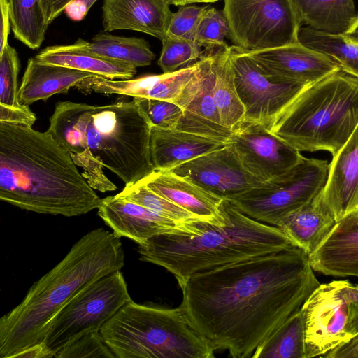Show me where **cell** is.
Segmentation results:
<instances>
[{
	"mask_svg": "<svg viewBox=\"0 0 358 358\" xmlns=\"http://www.w3.org/2000/svg\"><path fill=\"white\" fill-rule=\"evenodd\" d=\"M319 285L308 255L293 246L189 277L180 306L215 350L251 357Z\"/></svg>",
	"mask_w": 358,
	"mask_h": 358,
	"instance_id": "6da1fadb",
	"label": "cell"
},
{
	"mask_svg": "<svg viewBox=\"0 0 358 358\" xmlns=\"http://www.w3.org/2000/svg\"><path fill=\"white\" fill-rule=\"evenodd\" d=\"M152 126L138 104L120 101L93 106L69 101L57 103L48 131L70 154L95 190L117 186L103 168L130 185L155 170L151 159Z\"/></svg>",
	"mask_w": 358,
	"mask_h": 358,
	"instance_id": "7a4b0ae2",
	"label": "cell"
},
{
	"mask_svg": "<svg viewBox=\"0 0 358 358\" xmlns=\"http://www.w3.org/2000/svg\"><path fill=\"white\" fill-rule=\"evenodd\" d=\"M0 199L20 209L75 217L101 199L48 131L0 122Z\"/></svg>",
	"mask_w": 358,
	"mask_h": 358,
	"instance_id": "3957f363",
	"label": "cell"
},
{
	"mask_svg": "<svg viewBox=\"0 0 358 358\" xmlns=\"http://www.w3.org/2000/svg\"><path fill=\"white\" fill-rule=\"evenodd\" d=\"M220 209L222 221L193 220L139 244V259L164 268L180 285L194 274L296 246L282 229L254 220L231 201L222 200Z\"/></svg>",
	"mask_w": 358,
	"mask_h": 358,
	"instance_id": "277c9868",
	"label": "cell"
},
{
	"mask_svg": "<svg viewBox=\"0 0 358 358\" xmlns=\"http://www.w3.org/2000/svg\"><path fill=\"white\" fill-rule=\"evenodd\" d=\"M124 264L120 238L97 228L83 235L65 257L35 282L22 301L0 319V358L45 338L50 323L78 292Z\"/></svg>",
	"mask_w": 358,
	"mask_h": 358,
	"instance_id": "5b68a950",
	"label": "cell"
},
{
	"mask_svg": "<svg viewBox=\"0 0 358 358\" xmlns=\"http://www.w3.org/2000/svg\"><path fill=\"white\" fill-rule=\"evenodd\" d=\"M358 124V78L338 69L306 87L270 130L299 152L334 156Z\"/></svg>",
	"mask_w": 358,
	"mask_h": 358,
	"instance_id": "8992f818",
	"label": "cell"
},
{
	"mask_svg": "<svg viewBox=\"0 0 358 358\" xmlns=\"http://www.w3.org/2000/svg\"><path fill=\"white\" fill-rule=\"evenodd\" d=\"M115 358H213L215 350L182 307L124 304L100 329Z\"/></svg>",
	"mask_w": 358,
	"mask_h": 358,
	"instance_id": "52a82bcc",
	"label": "cell"
},
{
	"mask_svg": "<svg viewBox=\"0 0 358 358\" xmlns=\"http://www.w3.org/2000/svg\"><path fill=\"white\" fill-rule=\"evenodd\" d=\"M131 300L120 270L92 282L72 297L54 317L43 341L55 354L78 337L100 331Z\"/></svg>",
	"mask_w": 358,
	"mask_h": 358,
	"instance_id": "ba28073f",
	"label": "cell"
},
{
	"mask_svg": "<svg viewBox=\"0 0 358 358\" xmlns=\"http://www.w3.org/2000/svg\"><path fill=\"white\" fill-rule=\"evenodd\" d=\"M329 166L327 160L305 157L286 173L231 201L254 220L278 227L285 217L322 192Z\"/></svg>",
	"mask_w": 358,
	"mask_h": 358,
	"instance_id": "9c48e42d",
	"label": "cell"
},
{
	"mask_svg": "<svg viewBox=\"0 0 358 358\" xmlns=\"http://www.w3.org/2000/svg\"><path fill=\"white\" fill-rule=\"evenodd\" d=\"M229 37L246 50L299 42L302 24L293 0H224Z\"/></svg>",
	"mask_w": 358,
	"mask_h": 358,
	"instance_id": "30bf717a",
	"label": "cell"
},
{
	"mask_svg": "<svg viewBox=\"0 0 358 358\" xmlns=\"http://www.w3.org/2000/svg\"><path fill=\"white\" fill-rule=\"evenodd\" d=\"M230 49L234 83L245 109L243 122L271 130L279 115L308 85L268 73L245 49L234 45Z\"/></svg>",
	"mask_w": 358,
	"mask_h": 358,
	"instance_id": "8fae6325",
	"label": "cell"
},
{
	"mask_svg": "<svg viewBox=\"0 0 358 358\" xmlns=\"http://www.w3.org/2000/svg\"><path fill=\"white\" fill-rule=\"evenodd\" d=\"M352 285L348 280L320 284L301 308L305 331L304 358L322 357L352 336L349 331Z\"/></svg>",
	"mask_w": 358,
	"mask_h": 358,
	"instance_id": "7c38bea8",
	"label": "cell"
},
{
	"mask_svg": "<svg viewBox=\"0 0 358 358\" xmlns=\"http://www.w3.org/2000/svg\"><path fill=\"white\" fill-rule=\"evenodd\" d=\"M169 171L222 200L232 201L263 182L243 166L229 143Z\"/></svg>",
	"mask_w": 358,
	"mask_h": 358,
	"instance_id": "4fadbf2b",
	"label": "cell"
},
{
	"mask_svg": "<svg viewBox=\"0 0 358 358\" xmlns=\"http://www.w3.org/2000/svg\"><path fill=\"white\" fill-rule=\"evenodd\" d=\"M215 46L205 48L199 69L173 101L183 110L175 129L228 143L233 131L222 124L213 94Z\"/></svg>",
	"mask_w": 358,
	"mask_h": 358,
	"instance_id": "5bb4252c",
	"label": "cell"
},
{
	"mask_svg": "<svg viewBox=\"0 0 358 358\" xmlns=\"http://www.w3.org/2000/svg\"><path fill=\"white\" fill-rule=\"evenodd\" d=\"M228 143L243 166L263 182L286 173L305 158L285 141L253 122H243Z\"/></svg>",
	"mask_w": 358,
	"mask_h": 358,
	"instance_id": "9a60e30c",
	"label": "cell"
},
{
	"mask_svg": "<svg viewBox=\"0 0 358 358\" xmlns=\"http://www.w3.org/2000/svg\"><path fill=\"white\" fill-rule=\"evenodd\" d=\"M247 51L268 73L306 85L341 69L331 57L300 42L279 48Z\"/></svg>",
	"mask_w": 358,
	"mask_h": 358,
	"instance_id": "2e32d148",
	"label": "cell"
},
{
	"mask_svg": "<svg viewBox=\"0 0 358 358\" xmlns=\"http://www.w3.org/2000/svg\"><path fill=\"white\" fill-rule=\"evenodd\" d=\"M199 65L200 59L173 73L148 75L135 79L112 80L94 76L85 79L76 87L83 93L94 91L104 94H120L173 102L196 72Z\"/></svg>",
	"mask_w": 358,
	"mask_h": 358,
	"instance_id": "e0dca14e",
	"label": "cell"
},
{
	"mask_svg": "<svg viewBox=\"0 0 358 358\" xmlns=\"http://www.w3.org/2000/svg\"><path fill=\"white\" fill-rule=\"evenodd\" d=\"M320 194L336 222L358 212V124L332 157L328 178Z\"/></svg>",
	"mask_w": 358,
	"mask_h": 358,
	"instance_id": "ac0fdd59",
	"label": "cell"
},
{
	"mask_svg": "<svg viewBox=\"0 0 358 358\" xmlns=\"http://www.w3.org/2000/svg\"><path fill=\"white\" fill-rule=\"evenodd\" d=\"M170 5V0H103L104 31H136L162 41L173 14Z\"/></svg>",
	"mask_w": 358,
	"mask_h": 358,
	"instance_id": "d6986e66",
	"label": "cell"
},
{
	"mask_svg": "<svg viewBox=\"0 0 358 358\" xmlns=\"http://www.w3.org/2000/svg\"><path fill=\"white\" fill-rule=\"evenodd\" d=\"M97 209L99 216L116 236L130 238L138 245L173 231L179 224L117 195L101 199Z\"/></svg>",
	"mask_w": 358,
	"mask_h": 358,
	"instance_id": "ffe728a7",
	"label": "cell"
},
{
	"mask_svg": "<svg viewBox=\"0 0 358 358\" xmlns=\"http://www.w3.org/2000/svg\"><path fill=\"white\" fill-rule=\"evenodd\" d=\"M308 259L324 275L358 277V212L337 222Z\"/></svg>",
	"mask_w": 358,
	"mask_h": 358,
	"instance_id": "44dd1931",
	"label": "cell"
},
{
	"mask_svg": "<svg viewBox=\"0 0 358 358\" xmlns=\"http://www.w3.org/2000/svg\"><path fill=\"white\" fill-rule=\"evenodd\" d=\"M139 182L198 219L210 222L224 220L220 209L222 199L171 171L155 170Z\"/></svg>",
	"mask_w": 358,
	"mask_h": 358,
	"instance_id": "7402d4cb",
	"label": "cell"
},
{
	"mask_svg": "<svg viewBox=\"0 0 358 358\" xmlns=\"http://www.w3.org/2000/svg\"><path fill=\"white\" fill-rule=\"evenodd\" d=\"M227 144L176 129L151 128L150 148L155 170L169 171Z\"/></svg>",
	"mask_w": 358,
	"mask_h": 358,
	"instance_id": "603a6c76",
	"label": "cell"
},
{
	"mask_svg": "<svg viewBox=\"0 0 358 358\" xmlns=\"http://www.w3.org/2000/svg\"><path fill=\"white\" fill-rule=\"evenodd\" d=\"M97 76L62 66L45 63L35 57L30 58L19 87L21 104L29 106L36 101H46L50 96L66 93L86 78Z\"/></svg>",
	"mask_w": 358,
	"mask_h": 358,
	"instance_id": "cb8c5ba5",
	"label": "cell"
},
{
	"mask_svg": "<svg viewBox=\"0 0 358 358\" xmlns=\"http://www.w3.org/2000/svg\"><path fill=\"white\" fill-rule=\"evenodd\" d=\"M320 192L289 214L278 226L308 255L320 245L337 222Z\"/></svg>",
	"mask_w": 358,
	"mask_h": 358,
	"instance_id": "d4e9b609",
	"label": "cell"
},
{
	"mask_svg": "<svg viewBox=\"0 0 358 358\" xmlns=\"http://www.w3.org/2000/svg\"><path fill=\"white\" fill-rule=\"evenodd\" d=\"M35 57L41 62L92 73L112 80L131 79L136 68L131 64L105 58L71 45H53L43 49Z\"/></svg>",
	"mask_w": 358,
	"mask_h": 358,
	"instance_id": "484cf974",
	"label": "cell"
},
{
	"mask_svg": "<svg viewBox=\"0 0 358 358\" xmlns=\"http://www.w3.org/2000/svg\"><path fill=\"white\" fill-rule=\"evenodd\" d=\"M214 72L213 99L222 124L234 131L243 124L245 109L236 91L231 49L227 43L215 47Z\"/></svg>",
	"mask_w": 358,
	"mask_h": 358,
	"instance_id": "4316f807",
	"label": "cell"
},
{
	"mask_svg": "<svg viewBox=\"0 0 358 358\" xmlns=\"http://www.w3.org/2000/svg\"><path fill=\"white\" fill-rule=\"evenodd\" d=\"M301 22L331 35H343L358 19L354 0H293Z\"/></svg>",
	"mask_w": 358,
	"mask_h": 358,
	"instance_id": "83f0119b",
	"label": "cell"
},
{
	"mask_svg": "<svg viewBox=\"0 0 358 358\" xmlns=\"http://www.w3.org/2000/svg\"><path fill=\"white\" fill-rule=\"evenodd\" d=\"M76 43L89 52L136 68L149 66L155 57L148 42L143 38L118 36L105 31L95 35L91 41L79 38Z\"/></svg>",
	"mask_w": 358,
	"mask_h": 358,
	"instance_id": "f1b7e54d",
	"label": "cell"
},
{
	"mask_svg": "<svg viewBox=\"0 0 358 358\" xmlns=\"http://www.w3.org/2000/svg\"><path fill=\"white\" fill-rule=\"evenodd\" d=\"M305 331L299 309L273 331L252 355V358H304Z\"/></svg>",
	"mask_w": 358,
	"mask_h": 358,
	"instance_id": "f546056e",
	"label": "cell"
},
{
	"mask_svg": "<svg viewBox=\"0 0 358 358\" xmlns=\"http://www.w3.org/2000/svg\"><path fill=\"white\" fill-rule=\"evenodd\" d=\"M8 3L15 38L31 49L39 48L49 25L41 0H8Z\"/></svg>",
	"mask_w": 358,
	"mask_h": 358,
	"instance_id": "4dcf8cb0",
	"label": "cell"
},
{
	"mask_svg": "<svg viewBox=\"0 0 358 358\" xmlns=\"http://www.w3.org/2000/svg\"><path fill=\"white\" fill-rule=\"evenodd\" d=\"M299 41L334 59L343 71L358 78V44L349 43L342 35H331L309 27L301 28Z\"/></svg>",
	"mask_w": 358,
	"mask_h": 358,
	"instance_id": "1f68e13d",
	"label": "cell"
},
{
	"mask_svg": "<svg viewBox=\"0 0 358 358\" xmlns=\"http://www.w3.org/2000/svg\"><path fill=\"white\" fill-rule=\"evenodd\" d=\"M117 196L139 204L178 224L198 219L194 215L154 192L141 182L125 185Z\"/></svg>",
	"mask_w": 358,
	"mask_h": 358,
	"instance_id": "d6a6232c",
	"label": "cell"
},
{
	"mask_svg": "<svg viewBox=\"0 0 358 358\" xmlns=\"http://www.w3.org/2000/svg\"><path fill=\"white\" fill-rule=\"evenodd\" d=\"M162 43L157 64L164 73H173L194 64L204 52L194 39L166 37Z\"/></svg>",
	"mask_w": 358,
	"mask_h": 358,
	"instance_id": "836d02e7",
	"label": "cell"
},
{
	"mask_svg": "<svg viewBox=\"0 0 358 358\" xmlns=\"http://www.w3.org/2000/svg\"><path fill=\"white\" fill-rule=\"evenodd\" d=\"M20 60L17 51L8 43L0 53V104L22 106L19 101L17 77Z\"/></svg>",
	"mask_w": 358,
	"mask_h": 358,
	"instance_id": "e575fe53",
	"label": "cell"
},
{
	"mask_svg": "<svg viewBox=\"0 0 358 358\" xmlns=\"http://www.w3.org/2000/svg\"><path fill=\"white\" fill-rule=\"evenodd\" d=\"M152 127L160 129H175L183 115L177 103L165 100L134 98Z\"/></svg>",
	"mask_w": 358,
	"mask_h": 358,
	"instance_id": "d590c367",
	"label": "cell"
},
{
	"mask_svg": "<svg viewBox=\"0 0 358 358\" xmlns=\"http://www.w3.org/2000/svg\"><path fill=\"white\" fill-rule=\"evenodd\" d=\"M229 27L223 10L208 7L203 13L194 36L205 48L226 44L224 39L229 35Z\"/></svg>",
	"mask_w": 358,
	"mask_h": 358,
	"instance_id": "8d00e7d4",
	"label": "cell"
},
{
	"mask_svg": "<svg viewBox=\"0 0 358 358\" xmlns=\"http://www.w3.org/2000/svg\"><path fill=\"white\" fill-rule=\"evenodd\" d=\"M115 358L100 331L87 333L58 351L55 358Z\"/></svg>",
	"mask_w": 358,
	"mask_h": 358,
	"instance_id": "74e56055",
	"label": "cell"
},
{
	"mask_svg": "<svg viewBox=\"0 0 358 358\" xmlns=\"http://www.w3.org/2000/svg\"><path fill=\"white\" fill-rule=\"evenodd\" d=\"M208 6H180L173 13L166 37L193 39L199 23Z\"/></svg>",
	"mask_w": 358,
	"mask_h": 358,
	"instance_id": "f35d334b",
	"label": "cell"
},
{
	"mask_svg": "<svg viewBox=\"0 0 358 358\" xmlns=\"http://www.w3.org/2000/svg\"><path fill=\"white\" fill-rule=\"evenodd\" d=\"M36 121L34 113L27 105L10 107L0 104V122L26 124L32 127Z\"/></svg>",
	"mask_w": 358,
	"mask_h": 358,
	"instance_id": "ab89813d",
	"label": "cell"
},
{
	"mask_svg": "<svg viewBox=\"0 0 358 358\" xmlns=\"http://www.w3.org/2000/svg\"><path fill=\"white\" fill-rule=\"evenodd\" d=\"M325 358H358V334L324 355Z\"/></svg>",
	"mask_w": 358,
	"mask_h": 358,
	"instance_id": "60d3db41",
	"label": "cell"
},
{
	"mask_svg": "<svg viewBox=\"0 0 358 358\" xmlns=\"http://www.w3.org/2000/svg\"><path fill=\"white\" fill-rule=\"evenodd\" d=\"M97 0H73L66 7L64 12L68 17L74 20H82Z\"/></svg>",
	"mask_w": 358,
	"mask_h": 358,
	"instance_id": "b9f144b4",
	"label": "cell"
},
{
	"mask_svg": "<svg viewBox=\"0 0 358 358\" xmlns=\"http://www.w3.org/2000/svg\"><path fill=\"white\" fill-rule=\"evenodd\" d=\"M0 53H1L8 44V37L11 28L8 0H0Z\"/></svg>",
	"mask_w": 358,
	"mask_h": 358,
	"instance_id": "7bdbcfd3",
	"label": "cell"
},
{
	"mask_svg": "<svg viewBox=\"0 0 358 358\" xmlns=\"http://www.w3.org/2000/svg\"><path fill=\"white\" fill-rule=\"evenodd\" d=\"M73 0H41L48 24L52 22Z\"/></svg>",
	"mask_w": 358,
	"mask_h": 358,
	"instance_id": "ee69618b",
	"label": "cell"
},
{
	"mask_svg": "<svg viewBox=\"0 0 358 358\" xmlns=\"http://www.w3.org/2000/svg\"><path fill=\"white\" fill-rule=\"evenodd\" d=\"M55 354L45 347L44 343H39L26 348L16 352L11 358H53Z\"/></svg>",
	"mask_w": 358,
	"mask_h": 358,
	"instance_id": "f6af8a7d",
	"label": "cell"
},
{
	"mask_svg": "<svg viewBox=\"0 0 358 358\" xmlns=\"http://www.w3.org/2000/svg\"><path fill=\"white\" fill-rule=\"evenodd\" d=\"M349 331L352 337L358 334V285H355L350 302Z\"/></svg>",
	"mask_w": 358,
	"mask_h": 358,
	"instance_id": "bcb514c9",
	"label": "cell"
},
{
	"mask_svg": "<svg viewBox=\"0 0 358 358\" xmlns=\"http://www.w3.org/2000/svg\"><path fill=\"white\" fill-rule=\"evenodd\" d=\"M346 41L358 44V20L345 34L342 35Z\"/></svg>",
	"mask_w": 358,
	"mask_h": 358,
	"instance_id": "7dc6e473",
	"label": "cell"
},
{
	"mask_svg": "<svg viewBox=\"0 0 358 358\" xmlns=\"http://www.w3.org/2000/svg\"><path fill=\"white\" fill-rule=\"evenodd\" d=\"M218 0H170L172 5L180 6L194 3H214Z\"/></svg>",
	"mask_w": 358,
	"mask_h": 358,
	"instance_id": "c3c4849f",
	"label": "cell"
},
{
	"mask_svg": "<svg viewBox=\"0 0 358 358\" xmlns=\"http://www.w3.org/2000/svg\"><path fill=\"white\" fill-rule=\"evenodd\" d=\"M357 20H358V19H357Z\"/></svg>",
	"mask_w": 358,
	"mask_h": 358,
	"instance_id": "681fc988",
	"label": "cell"
}]
</instances>
